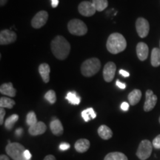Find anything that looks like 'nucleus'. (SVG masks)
Returning <instances> with one entry per match:
<instances>
[{
  "instance_id": "1",
  "label": "nucleus",
  "mask_w": 160,
  "mask_h": 160,
  "mask_svg": "<svg viewBox=\"0 0 160 160\" xmlns=\"http://www.w3.org/2000/svg\"><path fill=\"white\" fill-rule=\"evenodd\" d=\"M51 48L53 54L59 60L65 59L68 57L71 51L70 43L62 36H57L52 40Z\"/></svg>"
},
{
  "instance_id": "2",
  "label": "nucleus",
  "mask_w": 160,
  "mask_h": 160,
  "mask_svg": "<svg viewBox=\"0 0 160 160\" xmlns=\"http://www.w3.org/2000/svg\"><path fill=\"white\" fill-rule=\"evenodd\" d=\"M108 51L113 54H117L125 51L127 47V42L121 33H113L109 36L106 43Z\"/></svg>"
},
{
  "instance_id": "3",
  "label": "nucleus",
  "mask_w": 160,
  "mask_h": 160,
  "mask_svg": "<svg viewBox=\"0 0 160 160\" xmlns=\"http://www.w3.org/2000/svg\"><path fill=\"white\" fill-rule=\"evenodd\" d=\"M101 68V62L97 58L85 60L81 66V72L85 77H91L97 73Z\"/></svg>"
},
{
  "instance_id": "4",
  "label": "nucleus",
  "mask_w": 160,
  "mask_h": 160,
  "mask_svg": "<svg viewBox=\"0 0 160 160\" xmlns=\"http://www.w3.org/2000/svg\"><path fill=\"white\" fill-rule=\"evenodd\" d=\"M26 149L21 144L18 142L11 143L9 142L5 148V151L13 160H28L25 157Z\"/></svg>"
},
{
  "instance_id": "5",
  "label": "nucleus",
  "mask_w": 160,
  "mask_h": 160,
  "mask_svg": "<svg viewBox=\"0 0 160 160\" xmlns=\"http://www.w3.org/2000/svg\"><path fill=\"white\" fill-rule=\"evenodd\" d=\"M68 29L71 34L75 36H84L87 33L88 28L82 20L72 19L68 24Z\"/></svg>"
},
{
  "instance_id": "6",
  "label": "nucleus",
  "mask_w": 160,
  "mask_h": 160,
  "mask_svg": "<svg viewBox=\"0 0 160 160\" xmlns=\"http://www.w3.org/2000/svg\"><path fill=\"white\" fill-rule=\"evenodd\" d=\"M152 151H153V144L148 139L142 140L137 149V156L139 159L145 160L151 157Z\"/></svg>"
},
{
  "instance_id": "7",
  "label": "nucleus",
  "mask_w": 160,
  "mask_h": 160,
  "mask_svg": "<svg viewBox=\"0 0 160 160\" xmlns=\"http://www.w3.org/2000/svg\"><path fill=\"white\" fill-rule=\"evenodd\" d=\"M136 29L139 37L145 38L148 35L150 31V25L147 19L145 18H138L136 22Z\"/></svg>"
},
{
  "instance_id": "8",
  "label": "nucleus",
  "mask_w": 160,
  "mask_h": 160,
  "mask_svg": "<svg viewBox=\"0 0 160 160\" xmlns=\"http://www.w3.org/2000/svg\"><path fill=\"white\" fill-rule=\"evenodd\" d=\"M48 19V13L47 11H41L38 12L31 20L32 27L36 29L41 28L47 22Z\"/></svg>"
},
{
  "instance_id": "9",
  "label": "nucleus",
  "mask_w": 160,
  "mask_h": 160,
  "mask_svg": "<svg viewBox=\"0 0 160 160\" xmlns=\"http://www.w3.org/2000/svg\"><path fill=\"white\" fill-rule=\"evenodd\" d=\"M78 11L81 15L88 17L94 15L97 10H96L93 4L91 2L84 1L82 2L78 6Z\"/></svg>"
},
{
  "instance_id": "10",
  "label": "nucleus",
  "mask_w": 160,
  "mask_h": 160,
  "mask_svg": "<svg viewBox=\"0 0 160 160\" xmlns=\"http://www.w3.org/2000/svg\"><path fill=\"white\" fill-rule=\"evenodd\" d=\"M157 102V97L151 90H148L145 93V102L144 105V111L145 112L151 111L154 108Z\"/></svg>"
},
{
  "instance_id": "11",
  "label": "nucleus",
  "mask_w": 160,
  "mask_h": 160,
  "mask_svg": "<svg viewBox=\"0 0 160 160\" xmlns=\"http://www.w3.org/2000/svg\"><path fill=\"white\" fill-rule=\"evenodd\" d=\"M17 40V34L11 30H3L0 32V45H6L11 44Z\"/></svg>"
},
{
  "instance_id": "12",
  "label": "nucleus",
  "mask_w": 160,
  "mask_h": 160,
  "mask_svg": "<svg viewBox=\"0 0 160 160\" xmlns=\"http://www.w3.org/2000/svg\"><path fill=\"white\" fill-rule=\"evenodd\" d=\"M116 70H117V66L113 62H109L106 64L103 69V78L105 82H111L114 79Z\"/></svg>"
},
{
  "instance_id": "13",
  "label": "nucleus",
  "mask_w": 160,
  "mask_h": 160,
  "mask_svg": "<svg viewBox=\"0 0 160 160\" xmlns=\"http://www.w3.org/2000/svg\"><path fill=\"white\" fill-rule=\"evenodd\" d=\"M47 130V126L42 122H38L37 124L29 127L28 132L31 136H38L43 134Z\"/></svg>"
},
{
  "instance_id": "14",
  "label": "nucleus",
  "mask_w": 160,
  "mask_h": 160,
  "mask_svg": "<svg viewBox=\"0 0 160 160\" xmlns=\"http://www.w3.org/2000/svg\"><path fill=\"white\" fill-rule=\"evenodd\" d=\"M149 49L147 44L144 42H139L137 45V54L139 60L144 61L148 57Z\"/></svg>"
},
{
  "instance_id": "15",
  "label": "nucleus",
  "mask_w": 160,
  "mask_h": 160,
  "mask_svg": "<svg viewBox=\"0 0 160 160\" xmlns=\"http://www.w3.org/2000/svg\"><path fill=\"white\" fill-rule=\"evenodd\" d=\"M0 93L2 94L8 96L10 97H14L17 93V91L13 88V84L11 82L4 83L0 87Z\"/></svg>"
},
{
  "instance_id": "16",
  "label": "nucleus",
  "mask_w": 160,
  "mask_h": 160,
  "mask_svg": "<svg viewBox=\"0 0 160 160\" xmlns=\"http://www.w3.org/2000/svg\"><path fill=\"white\" fill-rule=\"evenodd\" d=\"M50 128L53 134L55 136H61L64 132L62 124L58 119L52 120L51 122L50 123Z\"/></svg>"
},
{
  "instance_id": "17",
  "label": "nucleus",
  "mask_w": 160,
  "mask_h": 160,
  "mask_svg": "<svg viewBox=\"0 0 160 160\" xmlns=\"http://www.w3.org/2000/svg\"><path fill=\"white\" fill-rule=\"evenodd\" d=\"M74 148L76 151L80 153H85L90 148V142L88 139H80L76 142Z\"/></svg>"
},
{
  "instance_id": "18",
  "label": "nucleus",
  "mask_w": 160,
  "mask_h": 160,
  "mask_svg": "<svg viewBox=\"0 0 160 160\" xmlns=\"http://www.w3.org/2000/svg\"><path fill=\"white\" fill-rule=\"evenodd\" d=\"M39 72L41 75L42 79L45 83H48L50 80V72H51V68L48 64L42 63L39 65Z\"/></svg>"
},
{
  "instance_id": "19",
  "label": "nucleus",
  "mask_w": 160,
  "mask_h": 160,
  "mask_svg": "<svg viewBox=\"0 0 160 160\" xmlns=\"http://www.w3.org/2000/svg\"><path fill=\"white\" fill-rule=\"evenodd\" d=\"M98 134L102 139L108 140L113 137V132L107 125H102L98 128Z\"/></svg>"
},
{
  "instance_id": "20",
  "label": "nucleus",
  "mask_w": 160,
  "mask_h": 160,
  "mask_svg": "<svg viewBox=\"0 0 160 160\" xmlns=\"http://www.w3.org/2000/svg\"><path fill=\"white\" fill-rule=\"evenodd\" d=\"M142 98V92L139 89H135L132 91L128 94V99L130 105H136L139 102Z\"/></svg>"
},
{
  "instance_id": "21",
  "label": "nucleus",
  "mask_w": 160,
  "mask_h": 160,
  "mask_svg": "<svg viewBox=\"0 0 160 160\" xmlns=\"http://www.w3.org/2000/svg\"><path fill=\"white\" fill-rule=\"evenodd\" d=\"M151 62L152 66L158 67L160 65V49L154 48L152 50Z\"/></svg>"
},
{
  "instance_id": "22",
  "label": "nucleus",
  "mask_w": 160,
  "mask_h": 160,
  "mask_svg": "<svg viewBox=\"0 0 160 160\" xmlns=\"http://www.w3.org/2000/svg\"><path fill=\"white\" fill-rule=\"evenodd\" d=\"M104 160H128V157L120 152H111L105 156Z\"/></svg>"
},
{
  "instance_id": "23",
  "label": "nucleus",
  "mask_w": 160,
  "mask_h": 160,
  "mask_svg": "<svg viewBox=\"0 0 160 160\" xmlns=\"http://www.w3.org/2000/svg\"><path fill=\"white\" fill-rule=\"evenodd\" d=\"M82 117L87 122H89L91 119H95L97 117V114H96L94 112V110L92 108H89L84 110L82 112Z\"/></svg>"
},
{
  "instance_id": "24",
  "label": "nucleus",
  "mask_w": 160,
  "mask_h": 160,
  "mask_svg": "<svg viewBox=\"0 0 160 160\" xmlns=\"http://www.w3.org/2000/svg\"><path fill=\"white\" fill-rule=\"evenodd\" d=\"M18 119H19V116L17 114H13L10 116L5 122V127L6 128V129L10 131V130L13 128L16 122L18 121Z\"/></svg>"
},
{
  "instance_id": "25",
  "label": "nucleus",
  "mask_w": 160,
  "mask_h": 160,
  "mask_svg": "<svg viewBox=\"0 0 160 160\" xmlns=\"http://www.w3.org/2000/svg\"><path fill=\"white\" fill-rule=\"evenodd\" d=\"M15 105V101L8 97H2L0 99V107L3 108H13Z\"/></svg>"
},
{
  "instance_id": "26",
  "label": "nucleus",
  "mask_w": 160,
  "mask_h": 160,
  "mask_svg": "<svg viewBox=\"0 0 160 160\" xmlns=\"http://www.w3.org/2000/svg\"><path fill=\"white\" fill-rule=\"evenodd\" d=\"M65 99L69 102L70 103L72 104V105H79L81 102V98L78 97L76 93V92H68L67 93V96H66Z\"/></svg>"
},
{
  "instance_id": "27",
  "label": "nucleus",
  "mask_w": 160,
  "mask_h": 160,
  "mask_svg": "<svg viewBox=\"0 0 160 160\" xmlns=\"http://www.w3.org/2000/svg\"><path fill=\"white\" fill-rule=\"evenodd\" d=\"M92 3L94 5L97 11H102L108 6V0H92Z\"/></svg>"
},
{
  "instance_id": "28",
  "label": "nucleus",
  "mask_w": 160,
  "mask_h": 160,
  "mask_svg": "<svg viewBox=\"0 0 160 160\" xmlns=\"http://www.w3.org/2000/svg\"><path fill=\"white\" fill-rule=\"evenodd\" d=\"M37 122H38L36 113L33 111L29 112L27 114V117H26V123H27V125H29V127H31V126L35 125Z\"/></svg>"
},
{
  "instance_id": "29",
  "label": "nucleus",
  "mask_w": 160,
  "mask_h": 160,
  "mask_svg": "<svg viewBox=\"0 0 160 160\" xmlns=\"http://www.w3.org/2000/svg\"><path fill=\"white\" fill-rule=\"evenodd\" d=\"M45 99L51 104H54L57 101V96L56 93L53 90H50L45 94Z\"/></svg>"
},
{
  "instance_id": "30",
  "label": "nucleus",
  "mask_w": 160,
  "mask_h": 160,
  "mask_svg": "<svg viewBox=\"0 0 160 160\" xmlns=\"http://www.w3.org/2000/svg\"><path fill=\"white\" fill-rule=\"evenodd\" d=\"M153 146L157 149H160V134L158 135L157 137L154 138V139L153 140Z\"/></svg>"
},
{
  "instance_id": "31",
  "label": "nucleus",
  "mask_w": 160,
  "mask_h": 160,
  "mask_svg": "<svg viewBox=\"0 0 160 160\" xmlns=\"http://www.w3.org/2000/svg\"><path fill=\"white\" fill-rule=\"evenodd\" d=\"M5 115V111L3 108H0V125H3L4 117Z\"/></svg>"
},
{
  "instance_id": "32",
  "label": "nucleus",
  "mask_w": 160,
  "mask_h": 160,
  "mask_svg": "<svg viewBox=\"0 0 160 160\" xmlns=\"http://www.w3.org/2000/svg\"><path fill=\"white\" fill-rule=\"evenodd\" d=\"M70 147H71V146H70L68 143L63 142L59 145V149L61 150V151H66V150H68L70 148Z\"/></svg>"
},
{
  "instance_id": "33",
  "label": "nucleus",
  "mask_w": 160,
  "mask_h": 160,
  "mask_svg": "<svg viewBox=\"0 0 160 160\" xmlns=\"http://www.w3.org/2000/svg\"><path fill=\"white\" fill-rule=\"evenodd\" d=\"M121 109L124 111H127L129 109V104L128 102H124L122 103L121 105Z\"/></svg>"
},
{
  "instance_id": "34",
  "label": "nucleus",
  "mask_w": 160,
  "mask_h": 160,
  "mask_svg": "<svg viewBox=\"0 0 160 160\" xmlns=\"http://www.w3.org/2000/svg\"><path fill=\"white\" fill-rule=\"evenodd\" d=\"M116 85H117V87H119L120 89H125L126 88V85L125 83L121 82L119 80H117V82H116Z\"/></svg>"
},
{
  "instance_id": "35",
  "label": "nucleus",
  "mask_w": 160,
  "mask_h": 160,
  "mask_svg": "<svg viewBox=\"0 0 160 160\" xmlns=\"http://www.w3.org/2000/svg\"><path fill=\"white\" fill-rule=\"evenodd\" d=\"M119 74L122 75L124 77H128L129 76H130L128 72L126 71H124V70H120V71H119Z\"/></svg>"
},
{
  "instance_id": "36",
  "label": "nucleus",
  "mask_w": 160,
  "mask_h": 160,
  "mask_svg": "<svg viewBox=\"0 0 160 160\" xmlns=\"http://www.w3.org/2000/svg\"><path fill=\"white\" fill-rule=\"evenodd\" d=\"M25 157L27 159L31 160L32 156H31V153H30V151H28V150H26V151H25Z\"/></svg>"
},
{
  "instance_id": "37",
  "label": "nucleus",
  "mask_w": 160,
  "mask_h": 160,
  "mask_svg": "<svg viewBox=\"0 0 160 160\" xmlns=\"http://www.w3.org/2000/svg\"><path fill=\"white\" fill-rule=\"evenodd\" d=\"M51 1L52 8H57L58 5H59V0H51Z\"/></svg>"
},
{
  "instance_id": "38",
  "label": "nucleus",
  "mask_w": 160,
  "mask_h": 160,
  "mask_svg": "<svg viewBox=\"0 0 160 160\" xmlns=\"http://www.w3.org/2000/svg\"><path fill=\"white\" fill-rule=\"evenodd\" d=\"M44 160H57L56 159V158L53 155H48L46 156V157H45V159H44Z\"/></svg>"
},
{
  "instance_id": "39",
  "label": "nucleus",
  "mask_w": 160,
  "mask_h": 160,
  "mask_svg": "<svg viewBox=\"0 0 160 160\" xmlns=\"http://www.w3.org/2000/svg\"><path fill=\"white\" fill-rule=\"evenodd\" d=\"M22 128H18L17 131H16V134H17L18 137H19V136H21L22 133Z\"/></svg>"
},
{
  "instance_id": "40",
  "label": "nucleus",
  "mask_w": 160,
  "mask_h": 160,
  "mask_svg": "<svg viewBox=\"0 0 160 160\" xmlns=\"http://www.w3.org/2000/svg\"><path fill=\"white\" fill-rule=\"evenodd\" d=\"M0 160H10V159H9V158L7 157V156L2 154V155L0 156Z\"/></svg>"
},
{
  "instance_id": "41",
  "label": "nucleus",
  "mask_w": 160,
  "mask_h": 160,
  "mask_svg": "<svg viewBox=\"0 0 160 160\" xmlns=\"http://www.w3.org/2000/svg\"><path fill=\"white\" fill-rule=\"evenodd\" d=\"M8 0H0V5H1L2 7L5 5L6 3L8 2Z\"/></svg>"
},
{
  "instance_id": "42",
  "label": "nucleus",
  "mask_w": 160,
  "mask_h": 160,
  "mask_svg": "<svg viewBox=\"0 0 160 160\" xmlns=\"http://www.w3.org/2000/svg\"><path fill=\"white\" fill-rule=\"evenodd\" d=\"M159 123H160V117H159Z\"/></svg>"
}]
</instances>
